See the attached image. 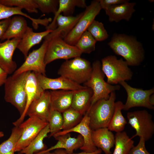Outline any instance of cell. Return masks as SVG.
I'll list each match as a JSON object with an SVG mask.
<instances>
[{"label":"cell","mask_w":154,"mask_h":154,"mask_svg":"<svg viewBox=\"0 0 154 154\" xmlns=\"http://www.w3.org/2000/svg\"><path fill=\"white\" fill-rule=\"evenodd\" d=\"M96 42L91 35L86 30L82 35L75 46L82 53L89 54L95 50Z\"/></svg>","instance_id":"1f68e13d"},{"label":"cell","mask_w":154,"mask_h":154,"mask_svg":"<svg viewBox=\"0 0 154 154\" xmlns=\"http://www.w3.org/2000/svg\"><path fill=\"white\" fill-rule=\"evenodd\" d=\"M92 67L90 77L84 84V86L91 88L93 92L90 107L100 99H108L112 92L118 90L120 88L119 85H111L105 81V75L102 70L101 63L100 61H94Z\"/></svg>","instance_id":"277c9868"},{"label":"cell","mask_w":154,"mask_h":154,"mask_svg":"<svg viewBox=\"0 0 154 154\" xmlns=\"http://www.w3.org/2000/svg\"><path fill=\"white\" fill-rule=\"evenodd\" d=\"M119 84L124 88L127 94L123 110L127 111L134 107H143L154 110V106L151 105L149 102L150 96L154 93V88L144 90L135 88L129 85L125 81H122Z\"/></svg>","instance_id":"8fae6325"},{"label":"cell","mask_w":154,"mask_h":154,"mask_svg":"<svg viewBox=\"0 0 154 154\" xmlns=\"http://www.w3.org/2000/svg\"><path fill=\"white\" fill-rule=\"evenodd\" d=\"M52 31L46 30L40 32H35L32 28L28 27L17 48L22 53L25 60L28 56L30 49L35 45L39 43L43 38Z\"/></svg>","instance_id":"ffe728a7"},{"label":"cell","mask_w":154,"mask_h":154,"mask_svg":"<svg viewBox=\"0 0 154 154\" xmlns=\"http://www.w3.org/2000/svg\"><path fill=\"white\" fill-rule=\"evenodd\" d=\"M23 131V128L19 126L13 128L9 138L0 144V154H14L16 146Z\"/></svg>","instance_id":"f1b7e54d"},{"label":"cell","mask_w":154,"mask_h":154,"mask_svg":"<svg viewBox=\"0 0 154 154\" xmlns=\"http://www.w3.org/2000/svg\"><path fill=\"white\" fill-rule=\"evenodd\" d=\"M58 141L54 145L45 150L35 154H44L53 150L58 149H64L68 154L73 153L74 150L80 148L84 143L82 136L79 134L76 137H71L69 133L55 137Z\"/></svg>","instance_id":"44dd1931"},{"label":"cell","mask_w":154,"mask_h":154,"mask_svg":"<svg viewBox=\"0 0 154 154\" xmlns=\"http://www.w3.org/2000/svg\"><path fill=\"white\" fill-rule=\"evenodd\" d=\"M44 154H54V153H51L50 152H47Z\"/></svg>","instance_id":"ee69618b"},{"label":"cell","mask_w":154,"mask_h":154,"mask_svg":"<svg viewBox=\"0 0 154 154\" xmlns=\"http://www.w3.org/2000/svg\"><path fill=\"white\" fill-rule=\"evenodd\" d=\"M124 104L120 101L115 102L114 112L108 127L109 130L118 133L123 131L127 121L122 115Z\"/></svg>","instance_id":"83f0119b"},{"label":"cell","mask_w":154,"mask_h":154,"mask_svg":"<svg viewBox=\"0 0 154 154\" xmlns=\"http://www.w3.org/2000/svg\"><path fill=\"white\" fill-rule=\"evenodd\" d=\"M116 98L113 91L108 99H100L90 107L87 112L91 130L108 127L114 112Z\"/></svg>","instance_id":"3957f363"},{"label":"cell","mask_w":154,"mask_h":154,"mask_svg":"<svg viewBox=\"0 0 154 154\" xmlns=\"http://www.w3.org/2000/svg\"><path fill=\"white\" fill-rule=\"evenodd\" d=\"M21 39L15 38L0 42V67L8 74L16 69L17 65L13 56Z\"/></svg>","instance_id":"9a60e30c"},{"label":"cell","mask_w":154,"mask_h":154,"mask_svg":"<svg viewBox=\"0 0 154 154\" xmlns=\"http://www.w3.org/2000/svg\"><path fill=\"white\" fill-rule=\"evenodd\" d=\"M87 6L84 0H59L58 10L46 29L53 30L56 28V19L61 13H63L64 16H72L76 7L85 8Z\"/></svg>","instance_id":"cb8c5ba5"},{"label":"cell","mask_w":154,"mask_h":154,"mask_svg":"<svg viewBox=\"0 0 154 154\" xmlns=\"http://www.w3.org/2000/svg\"><path fill=\"white\" fill-rule=\"evenodd\" d=\"M82 54L75 46L68 44L63 38L56 36L48 41L44 63L46 65L56 60H66L80 57Z\"/></svg>","instance_id":"52a82bcc"},{"label":"cell","mask_w":154,"mask_h":154,"mask_svg":"<svg viewBox=\"0 0 154 154\" xmlns=\"http://www.w3.org/2000/svg\"><path fill=\"white\" fill-rule=\"evenodd\" d=\"M134 141L126 132L116 133L115 135V148L112 154H128L134 146Z\"/></svg>","instance_id":"f546056e"},{"label":"cell","mask_w":154,"mask_h":154,"mask_svg":"<svg viewBox=\"0 0 154 154\" xmlns=\"http://www.w3.org/2000/svg\"><path fill=\"white\" fill-rule=\"evenodd\" d=\"M128 123L136 131L131 138L142 137L145 141L151 139L154 134V123L152 115L145 110L127 112Z\"/></svg>","instance_id":"ba28073f"},{"label":"cell","mask_w":154,"mask_h":154,"mask_svg":"<svg viewBox=\"0 0 154 154\" xmlns=\"http://www.w3.org/2000/svg\"><path fill=\"white\" fill-rule=\"evenodd\" d=\"M25 90L27 97L26 106L23 114L13 123L15 126H19L23 122L29 105L33 101L39 98L44 91L39 84L35 72H28L26 80Z\"/></svg>","instance_id":"e0dca14e"},{"label":"cell","mask_w":154,"mask_h":154,"mask_svg":"<svg viewBox=\"0 0 154 154\" xmlns=\"http://www.w3.org/2000/svg\"><path fill=\"white\" fill-rule=\"evenodd\" d=\"M28 72L8 77L4 84L5 100L16 108L20 116L27 104L25 83Z\"/></svg>","instance_id":"7a4b0ae2"},{"label":"cell","mask_w":154,"mask_h":154,"mask_svg":"<svg viewBox=\"0 0 154 154\" xmlns=\"http://www.w3.org/2000/svg\"><path fill=\"white\" fill-rule=\"evenodd\" d=\"M4 134L2 131H0V137H1L4 136Z\"/></svg>","instance_id":"7bdbcfd3"},{"label":"cell","mask_w":154,"mask_h":154,"mask_svg":"<svg viewBox=\"0 0 154 154\" xmlns=\"http://www.w3.org/2000/svg\"><path fill=\"white\" fill-rule=\"evenodd\" d=\"M37 5L38 9L43 13H52L54 14L57 11L59 0H34Z\"/></svg>","instance_id":"8d00e7d4"},{"label":"cell","mask_w":154,"mask_h":154,"mask_svg":"<svg viewBox=\"0 0 154 154\" xmlns=\"http://www.w3.org/2000/svg\"><path fill=\"white\" fill-rule=\"evenodd\" d=\"M87 30L96 41H104L107 39L109 37L103 24L95 20L92 22Z\"/></svg>","instance_id":"836d02e7"},{"label":"cell","mask_w":154,"mask_h":154,"mask_svg":"<svg viewBox=\"0 0 154 154\" xmlns=\"http://www.w3.org/2000/svg\"><path fill=\"white\" fill-rule=\"evenodd\" d=\"M91 129L90 127V119L88 112L84 115L81 121L72 128L67 130L60 131L54 134V138L72 132L78 133L83 137L84 143L80 149L83 151L91 153L96 151L98 149L94 145L92 138Z\"/></svg>","instance_id":"4fadbf2b"},{"label":"cell","mask_w":154,"mask_h":154,"mask_svg":"<svg viewBox=\"0 0 154 154\" xmlns=\"http://www.w3.org/2000/svg\"><path fill=\"white\" fill-rule=\"evenodd\" d=\"M22 9L18 7H9L0 3V21L10 18L15 15H20L25 17L33 23L35 19L22 11Z\"/></svg>","instance_id":"d590c367"},{"label":"cell","mask_w":154,"mask_h":154,"mask_svg":"<svg viewBox=\"0 0 154 154\" xmlns=\"http://www.w3.org/2000/svg\"><path fill=\"white\" fill-rule=\"evenodd\" d=\"M50 111V92L46 90L31 103L27 110L26 116L37 117L48 122Z\"/></svg>","instance_id":"2e32d148"},{"label":"cell","mask_w":154,"mask_h":154,"mask_svg":"<svg viewBox=\"0 0 154 154\" xmlns=\"http://www.w3.org/2000/svg\"><path fill=\"white\" fill-rule=\"evenodd\" d=\"M11 19L10 18L0 21V39L5 33L10 24Z\"/></svg>","instance_id":"ab89813d"},{"label":"cell","mask_w":154,"mask_h":154,"mask_svg":"<svg viewBox=\"0 0 154 154\" xmlns=\"http://www.w3.org/2000/svg\"><path fill=\"white\" fill-rule=\"evenodd\" d=\"M27 23L23 16H16L12 18L1 41L15 38H21L28 27Z\"/></svg>","instance_id":"484cf974"},{"label":"cell","mask_w":154,"mask_h":154,"mask_svg":"<svg viewBox=\"0 0 154 154\" xmlns=\"http://www.w3.org/2000/svg\"><path fill=\"white\" fill-rule=\"evenodd\" d=\"M145 141L142 137L140 138L139 143L130 150L128 154H151L147 150L145 146Z\"/></svg>","instance_id":"74e56055"},{"label":"cell","mask_w":154,"mask_h":154,"mask_svg":"<svg viewBox=\"0 0 154 154\" xmlns=\"http://www.w3.org/2000/svg\"><path fill=\"white\" fill-rule=\"evenodd\" d=\"M83 13V12H82L75 16H66L60 14L56 19V27L44 39L48 41L56 36H59L63 39L72 30Z\"/></svg>","instance_id":"ac0fdd59"},{"label":"cell","mask_w":154,"mask_h":154,"mask_svg":"<svg viewBox=\"0 0 154 154\" xmlns=\"http://www.w3.org/2000/svg\"><path fill=\"white\" fill-rule=\"evenodd\" d=\"M48 124V122L35 117H29L23 122L19 125L23 131L15 152H19L27 146Z\"/></svg>","instance_id":"7c38bea8"},{"label":"cell","mask_w":154,"mask_h":154,"mask_svg":"<svg viewBox=\"0 0 154 154\" xmlns=\"http://www.w3.org/2000/svg\"><path fill=\"white\" fill-rule=\"evenodd\" d=\"M8 74L0 67V87L4 84L8 77Z\"/></svg>","instance_id":"b9f144b4"},{"label":"cell","mask_w":154,"mask_h":154,"mask_svg":"<svg viewBox=\"0 0 154 154\" xmlns=\"http://www.w3.org/2000/svg\"><path fill=\"white\" fill-rule=\"evenodd\" d=\"M92 95V90L87 87L75 91L71 107L84 115L90 108Z\"/></svg>","instance_id":"d4e9b609"},{"label":"cell","mask_w":154,"mask_h":154,"mask_svg":"<svg viewBox=\"0 0 154 154\" xmlns=\"http://www.w3.org/2000/svg\"><path fill=\"white\" fill-rule=\"evenodd\" d=\"M101 9L104 10L112 6L120 4L129 1L127 0H98Z\"/></svg>","instance_id":"f35d334b"},{"label":"cell","mask_w":154,"mask_h":154,"mask_svg":"<svg viewBox=\"0 0 154 154\" xmlns=\"http://www.w3.org/2000/svg\"><path fill=\"white\" fill-rule=\"evenodd\" d=\"M63 123L61 130H65L73 128L82 120L83 116L71 107L62 113Z\"/></svg>","instance_id":"4dcf8cb0"},{"label":"cell","mask_w":154,"mask_h":154,"mask_svg":"<svg viewBox=\"0 0 154 154\" xmlns=\"http://www.w3.org/2000/svg\"><path fill=\"white\" fill-rule=\"evenodd\" d=\"M108 45L115 53L125 59L129 66H139L145 58L142 44L134 36L115 33Z\"/></svg>","instance_id":"6da1fadb"},{"label":"cell","mask_w":154,"mask_h":154,"mask_svg":"<svg viewBox=\"0 0 154 154\" xmlns=\"http://www.w3.org/2000/svg\"><path fill=\"white\" fill-rule=\"evenodd\" d=\"M102 151L101 149H98L96 151L91 153H88L82 151L78 153L68 154L64 149H58L54 150L53 153L54 154H101Z\"/></svg>","instance_id":"60d3db41"},{"label":"cell","mask_w":154,"mask_h":154,"mask_svg":"<svg viewBox=\"0 0 154 154\" xmlns=\"http://www.w3.org/2000/svg\"><path fill=\"white\" fill-rule=\"evenodd\" d=\"M35 73L39 84L44 91L48 90L77 91L86 87L61 76L52 78L41 74Z\"/></svg>","instance_id":"5bb4252c"},{"label":"cell","mask_w":154,"mask_h":154,"mask_svg":"<svg viewBox=\"0 0 154 154\" xmlns=\"http://www.w3.org/2000/svg\"><path fill=\"white\" fill-rule=\"evenodd\" d=\"M50 132L48 124L27 146L19 152L18 154H35L46 150L47 147L43 141Z\"/></svg>","instance_id":"4316f807"},{"label":"cell","mask_w":154,"mask_h":154,"mask_svg":"<svg viewBox=\"0 0 154 154\" xmlns=\"http://www.w3.org/2000/svg\"><path fill=\"white\" fill-rule=\"evenodd\" d=\"M98 0L91 1L70 32L63 38L68 44L75 46L82 35L87 30L101 10Z\"/></svg>","instance_id":"9c48e42d"},{"label":"cell","mask_w":154,"mask_h":154,"mask_svg":"<svg viewBox=\"0 0 154 154\" xmlns=\"http://www.w3.org/2000/svg\"><path fill=\"white\" fill-rule=\"evenodd\" d=\"M101 63L102 70L108 84H117L131 79L133 73L122 58L118 59L115 56H108L102 59Z\"/></svg>","instance_id":"8992f818"},{"label":"cell","mask_w":154,"mask_h":154,"mask_svg":"<svg viewBox=\"0 0 154 154\" xmlns=\"http://www.w3.org/2000/svg\"><path fill=\"white\" fill-rule=\"evenodd\" d=\"M48 123L50 137L61 130L63 123L62 113L56 110H51Z\"/></svg>","instance_id":"e575fe53"},{"label":"cell","mask_w":154,"mask_h":154,"mask_svg":"<svg viewBox=\"0 0 154 154\" xmlns=\"http://www.w3.org/2000/svg\"><path fill=\"white\" fill-rule=\"evenodd\" d=\"M44 40L38 48L30 52L21 66L13 73L16 75L29 71H33L46 76V65L44 62L48 41Z\"/></svg>","instance_id":"30bf717a"},{"label":"cell","mask_w":154,"mask_h":154,"mask_svg":"<svg viewBox=\"0 0 154 154\" xmlns=\"http://www.w3.org/2000/svg\"><path fill=\"white\" fill-rule=\"evenodd\" d=\"M0 3L7 6L24 9L29 13H38V6L34 0H0Z\"/></svg>","instance_id":"d6a6232c"},{"label":"cell","mask_w":154,"mask_h":154,"mask_svg":"<svg viewBox=\"0 0 154 154\" xmlns=\"http://www.w3.org/2000/svg\"><path fill=\"white\" fill-rule=\"evenodd\" d=\"M75 91H50L51 110H56L62 113L71 107L72 98Z\"/></svg>","instance_id":"603a6c76"},{"label":"cell","mask_w":154,"mask_h":154,"mask_svg":"<svg viewBox=\"0 0 154 154\" xmlns=\"http://www.w3.org/2000/svg\"><path fill=\"white\" fill-rule=\"evenodd\" d=\"M92 70L90 62L80 56L66 60L60 66L58 74L81 85L88 80Z\"/></svg>","instance_id":"5b68a950"},{"label":"cell","mask_w":154,"mask_h":154,"mask_svg":"<svg viewBox=\"0 0 154 154\" xmlns=\"http://www.w3.org/2000/svg\"><path fill=\"white\" fill-rule=\"evenodd\" d=\"M135 2H128L110 6L104 10L110 22L118 23L121 20L129 21L135 11Z\"/></svg>","instance_id":"7402d4cb"},{"label":"cell","mask_w":154,"mask_h":154,"mask_svg":"<svg viewBox=\"0 0 154 154\" xmlns=\"http://www.w3.org/2000/svg\"><path fill=\"white\" fill-rule=\"evenodd\" d=\"M91 137L95 146L101 149L105 154H111V149L115 143V136L107 127L91 131Z\"/></svg>","instance_id":"d6986e66"}]
</instances>
